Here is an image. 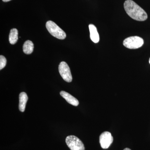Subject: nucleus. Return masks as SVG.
Instances as JSON below:
<instances>
[{
	"mask_svg": "<svg viewBox=\"0 0 150 150\" xmlns=\"http://www.w3.org/2000/svg\"><path fill=\"white\" fill-rule=\"evenodd\" d=\"M46 27L51 35L61 40H64L67 35L64 30L54 22L49 21L46 23Z\"/></svg>",
	"mask_w": 150,
	"mask_h": 150,
	"instance_id": "obj_2",
	"label": "nucleus"
},
{
	"mask_svg": "<svg viewBox=\"0 0 150 150\" xmlns=\"http://www.w3.org/2000/svg\"><path fill=\"white\" fill-rule=\"evenodd\" d=\"M60 95L69 104L75 106H77L79 105V100L74 97L72 96L71 95L68 93L67 92L62 91L60 92Z\"/></svg>",
	"mask_w": 150,
	"mask_h": 150,
	"instance_id": "obj_7",
	"label": "nucleus"
},
{
	"mask_svg": "<svg viewBox=\"0 0 150 150\" xmlns=\"http://www.w3.org/2000/svg\"><path fill=\"white\" fill-rule=\"evenodd\" d=\"M149 64H150V58L149 59Z\"/></svg>",
	"mask_w": 150,
	"mask_h": 150,
	"instance_id": "obj_15",
	"label": "nucleus"
},
{
	"mask_svg": "<svg viewBox=\"0 0 150 150\" xmlns=\"http://www.w3.org/2000/svg\"><path fill=\"white\" fill-rule=\"evenodd\" d=\"M59 73L63 79L67 82L70 83L72 81V76L69 67L65 62H62L59 65Z\"/></svg>",
	"mask_w": 150,
	"mask_h": 150,
	"instance_id": "obj_5",
	"label": "nucleus"
},
{
	"mask_svg": "<svg viewBox=\"0 0 150 150\" xmlns=\"http://www.w3.org/2000/svg\"><path fill=\"white\" fill-rule=\"evenodd\" d=\"M123 150H131L130 149H129V148H126V149H124Z\"/></svg>",
	"mask_w": 150,
	"mask_h": 150,
	"instance_id": "obj_14",
	"label": "nucleus"
},
{
	"mask_svg": "<svg viewBox=\"0 0 150 150\" xmlns=\"http://www.w3.org/2000/svg\"><path fill=\"white\" fill-rule=\"evenodd\" d=\"M113 137L110 132L105 131L100 134L99 137V142L101 148L107 149L113 142Z\"/></svg>",
	"mask_w": 150,
	"mask_h": 150,
	"instance_id": "obj_6",
	"label": "nucleus"
},
{
	"mask_svg": "<svg viewBox=\"0 0 150 150\" xmlns=\"http://www.w3.org/2000/svg\"><path fill=\"white\" fill-rule=\"evenodd\" d=\"M23 48L25 54H30L33 52L34 45L32 41L28 40L25 42Z\"/></svg>",
	"mask_w": 150,
	"mask_h": 150,
	"instance_id": "obj_10",
	"label": "nucleus"
},
{
	"mask_svg": "<svg viewBox=\"0 0 150 150\" xmlns=\"http://www.w3.org/2000/svg\"><path fill=\"white\" fill-rule=\"evenodd\" d=\"M6 59L4 56H0V70H2L6 67Z\"/></svg>",
	"mask_w": 150,
	"mask_h": 150,
	"instance_id": "obj_12",
	"label": "nucleus"
},
{
	"mask_svg": "<svg viewBox=\"0 0 150 150\" xmlns=\"http://www.w3.org/2000/svg\"><path fill=\"white\" fill-rule=\"evenodd\" d=\"M124 7L127 14L133 19L143 21L148 18L146 11L132 0H126L124 2Z\"/></svg>",
	"mask_w": 150,
	"mask_h": 150,
	"instance_id": "obj_1",
	"label": "nucleus"
},
{
	"mask_svg": "<svg viewBox=\"0 0 150 150\" xmlns=\"http://www.w3.org/2000/svg\"><path fill=\"white\" fill-rule=\"evenodd\" d=\"M89 29L90 33V38L92 41L95 43H98L100 40L99 35L96 27L93 24H90L89 25Z\"/></svg>",
	"mask_w": 150,
	"mask_h": 150,
	"instance_id": "obj_8",
	"label": "nucleus"
},
{
	"mask_svg": "<svg viewBox=\"0 0 150 150\" xmlns=\"http://www.w3.org/2000/svg\"><path fill=\"white\" fill-rule=\"evenodd\" d=\"M2 1L5 2H7L9 1H11V0H2Z\"/></svg>",
	"mask_w": 150,
	"mask_h": 150,
	"instance_id": "obj_13",
	"label": "nucleus"
},
{
	"mask_svg": "<svg viewBox=\"0 0 150 150\" xmlns=\"http://www.w3.org/2000/svg\"><path fill=\"white\" fill-rule=\"evenodd\" d=\"M66 142L71 150H85L83 143L76 136H68L66 138Z\"/></svg>",
	"mask_w": 150,
	"mask_h": 150,
	"instance_id": "obj_4",
	"label": "nucleus"
},
{
	"mask_svg": "<svg viewBox=\"0 0 150 150\" xmlns=\"http://www.w3.org/2000/svg\"><path fill=\"white\" fill-rule=\"evenodd\" d=\"M18 40V31L16 28H13L11 30L9 36V40L11 44H16Z\"/></svg>",
	"mask_w": 150,
	"mask_h": 150,
	"instance_id": "obj_11",
	"label": "nucleus"
},
{
	"mask_svg": "<svg viewBox=\"0 0 150 150\" xmlns=\"http://www.w3.org/2000/svg\"><path fill=\"white\" fill-rule=\"evenodd\" d=\"M144 40L139 36H131L126 38L123 42V45L126 48L131 49H137L144 45Z\"/></svg>",
	"mask_w": 150,
	"mask_h": 150,
	"instance_id": "obj_3",
	"label": "nucleus"
},
{
	"mask_svg": "<svg viewBox=\"0 0 150 150\" xmlns=\"http://www.w3.org/2000/svg\"><path fill=\"white\" fill-rule=\"evenodd\" d=\"M19 109L21 112H24L25 110L26 103L28 100V97L25 93L21 92L19 95Z\"/></svg>",
	"mask_w": 150,
	"mask_h": 150,
	"instance_id": "obj_9",
	"label": "nucleus"
}]
</instances>
